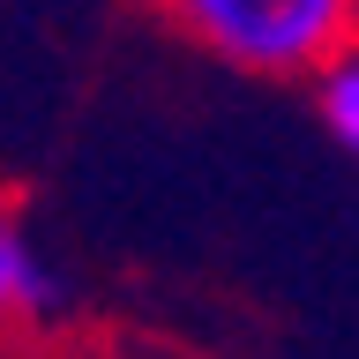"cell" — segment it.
I'll list each match as a JSON object with an SVG mask.
<instances>
[{
  "label": "cell",
  "mask_w": 359,
  "mask_h": 359,
  "mask_svg": "<svg viewBox=\"0 0 359 359\" xmlns=\"http://www.w3.org/2000/svg\"><path fill=\"white\" fill-rule=\"evenodd\" d=\"M314 112H322L330 142L359 165V45H352L337 67H322V75H314Z\"/></svg>",
  "instance_id": "3957f363"
},
{
  "label": "cell",
  "mask_w": 359,
  "mask_h": 359,
  "mask_svg": "<svg viewBox=\"0 0 359 359\" xmlns=\"http://www.w3.org/2000/svg\"><path fill=\"white\" fill-rule=\"evenodd\" d=\"M150 8L210 60L262 83H314L359 45V0H150Z\"/></svg>",
  "instance_id": "6da1fadb"
},
{
  "label": "cell",
  "mask_w": 359,
  "mask_h": 359,
  "mask_svg": "<svg viewBox=\"0 0 359 359\" xmlns=\"http://www.w3.org/2000/svg\"><path fill=\"white\" fill-rule=\"evenodd\" d=\"M60 307H67L60 269L45 262L38 240L0 210V330H45V322H60Z\"/></svg>",
  "instance_id": "7a4b0ae2"
}]
</instances>
